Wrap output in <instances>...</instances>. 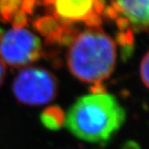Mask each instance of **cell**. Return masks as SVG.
Listing matches in <instances>:
<instances>
[{
	"instance_id": "5b68a950",
	"label": "cell",
	"mask_w": 149,
	"mask_h": 149,
	"mask_svg": "<svg viewBox=\"0 0 149 149\" xmlns=\"http://www.w3.org/2000/svg\"><path fill=\"white\" fill-rule=\"evenodd\" d=\"M104 15L120 31L122 45H131L134 34L149 31V0H110Z\"/></svg>"
},
{
	"instance_id": "8992f818",
	"label": "cell",
	"mask_w": 149,
	"mask_h": 149,
	"mask_svg": "<svg viewBox=\"0 0 149 149\" xmlns=\"http://www.w3.org/2000/svg\"><path fill=\"white\" fill-rule=\"evenodd\" d=\"M51 17L69 28L83 24L87 27H99L105 12V0H41Z\"/></svg>"
},
{
	"instance_id": "277c9868",
	"label": "cell",
	"mask_w": 149,
	"mask_h": 149,
	"mask_svg": "<svg viewBox=\"0 0 149 149\" xmlns=\"http://www.w3.org/2000/svg\"><path fill=\"white\" fill-rule=\"evenodd\" d=\"M58 81L49 71L40 68L22 69L13 83V93L18 102L26 105H42L58 93Z\"/></svg>"
},
{
	"instance_id": "6da1fadb",
	"label": "cell",
	"mask_w": 149,
	"mask_h": 149,
	"mask_svg": "<svg viewBox=\"0 0 149 149\" xmlns=\"http://www.w3.org/2000/svg\"><path fill=\"white\" fill-rule=\"evenodd\" d=\"M92 91L69 108L64 125L81 140L104 144L122 127L126 111L118 99L104 89Z\"/></svg>"
},
{
	"instance_id": "9c48e42d",
	"label": "cell",
	"mask_w": 149,
	"mask_h": 149,
	"mask_svg": "<svg viewBox=\"0 0 149 149\" xmlns=\"http://www.w3.org/2000/svg\"><path fill=\"white\" fill-rule=\"evenodd\" d=\"M6 77V65L4 64V62L0 59V86L4 82Z\"/></svg>"
},
{
	"instance_id": "3957f363",
	"label": "cell",
	"mask_w": 149,
	"mask_h": 149,
	"mask_svg": "<svg viewBox=\"0 0 149 149\" xmlns=\"http://www.w3.org/2000/svg\"><path fill=\"white\" fill-rule=\"evenodd\" d=\"M43 53L40 38L24 27L0 28V59L13 68L28 66Z\"/></svg>"
},
{
	"instance_id": "7a4b0ae2",
	"label": "cell",
	"mask_w": 149,
	"mask_h": 149,
	"mask_svg": "<svg viewBox=\"0 0 149 149\" xmlns=\"http://www.w3.org/2000/svg\"><path fill=\"white\" fill-rule=\"evenodd\" d=\"M67 59L74 77L94 86H102L115 68L116 43L100 26L87 27L72 39Z\"/></svg>"
},
{
	"instance_id": "52a82bcc",
	"label": "cell",
	"mask_w": 149,
	"mask_h": 149,
	"mask_svg": "<svg viewBox=\"0 0 149 149\" xmlns=\"http://www.w3.org/2000/svg\"><path fill=\"white\" fill-rule=\"evenodd\" d=\"M40 121L49 130H58L65 123V114L58 107H49L42 111Z\"/></svg>"
},
{
	"instance_id": "ba28073f",
	"label": "cell",
	"mask_w": 149,
	"mask_h": 149,
	"mask_svg": "<svg viewBox=\"0 0 149 149\" xmlns=\"http://www.w3.org/2000/svg\"><path fill=\"white\" fill-rule=\"evenodd\" d=\"M140 77L145 86L149 89V51L144 56L140 63Z\"/></svg>"
}]
</instances>
